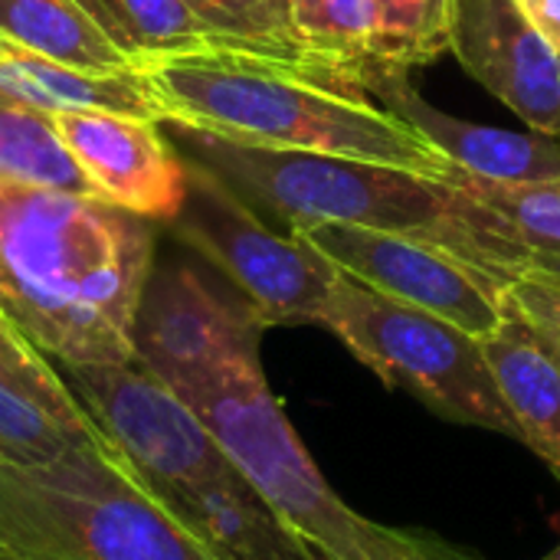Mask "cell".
Returning <instances> with one entry per match:
<instances>
[{"label": "cell", "mask_w": 560, "mask_h": 560, "mask_svg": "<svg viewBox=\"0 0 560 560\" xmlns=\"http://www.w3.org/2000/svg\"><path fill=\"white\" fill-rule=\"evenodd\" d=\"M151 269L141 217L0 177V312L52 364L135 361Z\"/></svg>", "instance_id": "cell-1"}, {"label": "cell", "mask_w": 560, "mask_h": 560, "mask_svg": "<svg viewBox=\"0 0 560 560\" xmlns=\"http://www.w3.org/2000/svg\"><path fill=\"white\" fill-rule=\"evenodd\" d=\"M187 158L217 174L253 210L285 223H351L430 243L495 285L551 269L512 230V223L463 187L394 164L318 151L256 148L200 128L161 121Z\"/></svg>", "instance_id": "cell-2"}, {"label": "cell", "mask_w": 560, "mask_h": 560, "mask_svg": "<svg viewBox=\"0 0 560 560\" xmlns=\"http://www.w3.org/2000/svg\"><path fill=\"white\" fill-rule=\"evenodd\" d=\"M164 108V121L210 131L226 141L318 151L407 167L446 180L453 161L407 121L308 66L246 49L210 46L141 69Z\"/></svg>", "instance_id": "cell-3"}, {"label": "cell", "mask_w": 560, "mask_h": 560, "mask_svg": "<svg viewBox=\"0 0 560 560\" xmlns=\"http://www.w3.org/2000/svg\"><path fill=\"white\" fill-rule=\"evenodd\" d=\"M0 551L16 560H213L105 446L0 463Z\"/></svg>", "instance_id": "cell-4"}, {"label": "cell", "mask_w": 560, "mask_h": 560, "mask_svg": "<svg viewBox=\"0 0 560 560\" xmlns=\"http://www.w3.org/2000/svg\"><path fill=\"white\" fill-rule=\"evenodd\" d=\"M210 430L230 466L328 560H364L368 522L348 509L292 430L259 354L171 387Z\"/></svg>", "instance_id": "cell-5"}, {"label": "cell", "mask_w": 560, "mask_h": 560, "mask_svg": "<svg viewBox=\"0 0 560 560\" xmlns=\"http://www.w3.org/2000/svg\"><path fill=\"white\" fill-rule=\"evenodd\" d=\"M318 325L387 387L407 390L430 413L518 440V427L499 394L482 341L463 328L394 302L341 269Z\"/></svg>", "instance_id": "cell-6"}, {"label": "cell", "mask_w": 560, "mask_h": 560, "mask_svg": "<svg viewBox=\"0 0 560 560\" xmlns=\"http://www.w3.org/2000/svg\"><path fill=\"white\" fill-rule=\"evenodd\" d=\"M174 226L240 289V299L266 328L322 322L338 266L299 233H276L243 197L194 161H187V200Z\"/></svg>", "instance_id": "cell-7"}, {"label": "cell", "mask_w": 560, "mask_h": 560, "mask_svg": "<svg viewBox=\"0 0 560 560\" xmlns=\"http://www.w3.org/2000/svg\"><path fill=\"white\" fill-rule=\"evenodd\" d=\"M75 404L148 489H184L230 469L203 420L144 364H52Z\"/></svg>", "instance_id": "cell-8"}, {"label": "cell", "mask_w": 560, "mask_h": 560, "mask_svg": "<svg viewBox=\"0 0 560 560\" xmlns=\"http://www.w3.org/2000/svg\"><path fill=\"white\" fill-rule=\"evenodd\" d=\"M289 233L308 240L345 276L394 302L430 312L479 341L505 318L502 285L430 243L351 223H302Z\"/></svg>", "instance_id": "cell-9"}, {"label": "cell", "mask_w": 560, "mask_h": 560, "mask_svg": "<svg viewBox=\"0 0 560 560\" xmlns=\"http://www.w3.org/2000/svg\"><path fill=\"white\" fill-rule=\"evenodd\" d=\"M262 328L243 299H220L194 269H151L131 331L135 361L167 387H180L226 361L259 354Z\"/></svg>", "instance_id": "cell-10"}, {"label": "cell", "mask_w": 560, "mask_h": 560, "mask_svg": "<svg viewBox=\"0 0 560 560\" xmlns=\"http://www.w3.org/2000/svg\"><path fill=\"white\" fill-rule=\"evenodd\" d=\"M95 197L141 220H167L187 200V161L164 141L161 121L115 112L49 115Z\"/></svg>", "instance_id": "cell-11"}, {"label": "cell", "mask_w": 560, "mask_h": 560, "mask_svg": "<svg viewBox=\"0 0 560 560\" xmlns=\"http://www.w3.org/2000/svg\"><path fill=\"white\" fill-rule=\"evenodd\" d=\"M450 52L532 131L560 138V56L518 0H453Z\"/></svg>", "instance_id": "cell-12"}, {"label": "cell", "mask_w": 560, "mask_h": 560, "mask_svg": "<svg viewBox=\"0 0 560 560\" xmlns=\"http://www.w3.org/2000/svg\"><path fill=\"white\" fill-rule=\"evenodd\" d=\"M361 89L390 115L407 121L456 167L489 180H560V138L541 131H509L440 112L413 85L410 72L371 66Z\"/></svg>", "instance_id": "cell-13"}, {"label": "cell", "mask_w": 560, "mask_h": 560, "mask_svg": "<svg viewBox=\"0 0 560 560\" xmlns=\"http://www.w3.org/2000/svg\"><path fill=\"white\" fill-rule=\"evenodd\" d=\"M213 560H328L233 466L184 489H151Z\"/></svg>", "instance_id": "cell-14"}, {"label": "cell", "mask_w": 560, "mask_h": 560, "mask_svg": "<svg viewBox=\"0 0 560 560\" xmlns=\"http://www.w3.org/2000/svg\"><path fill=\"white\" fill-rule=\"evenodd\" d=\"M505 305V302H502ZM499 394L518 427V440L560 482V358L558 351L505 305L502 325L482 338Z\"/></svg>", "instance_id": "cell-15"}, {"label": "cell", "mask_w": 560, "mask_h": 560, "mask_svg": "<svg viewBox=\"0 0 560 560\" xmlns=\"http://www.w3.org/2000/svg\"><path fill=\"white\" fill-rule=\"evenodd\" d=\"M0 95L36 112H115L164 121V108L144 72H89L33 52L0 33Z\"/></svg>", "instance_id": "cell-16"}, {"label": "cell", "mask_w": 560, "mask_h": 560, "mask_svg": "<svg viewBox=\"0 0 560 560\" xmlns=\"http://www.w3.org/2000/svg\"><path fill=\"white\" fill-rule=\"evenodd\" d=\"M141 72L151 62L220 46L184 0H72Z\"/></svg>", "instance_id": "cell-17"}, {"label": "cell", "mask_w": 560, "mask_h": 560, "mask_svg": "<svg viewBox=\"0 0 560 560\" xmlns=\"http://www.w3.org/2000/svg\"><path fill=\"white\" fill-rule=\"evenodd\" d=\"M0 33L72 69H135L72 0H0Z\"/></svg>", "instance_id": "cell-18"}, {"label": "cell", "mask_w": 560, "mask_h": 560, "mask_svg": "<svg viewBox=\"0 0 560 560\" xmlns=\"http://www.w3.org/2000/svg\"><path fill=\"white\" fill-rule=\"evenodd\" d=\"M292 36L308 62L361 89V75L374 66V3L292 0Z\"/></svg>", "instance_id": "cell-19"}, {"label": "cell", "mask_w": 560, "mask_h": 560, "mask_svg": "<svg viewBox=\"0 0 560 560\" xmlns=\"http://www.w3.org/2000/svg\"><path fill=\"white\" fill-rule=\"evenodd\" d=\"M0 177L30 187L95 197L92 184L69 158L52 118L7 95H0Z\"/></svg>", "instance_id": "cell-20"}, {"label": "cell", "mask_w": 560, "mask_h": 560, "mask_svg": "<svg viewBox=\"0 0 560 560\" xmlns=\"http://www.w3.org/2000/svg\"><path fill=\"white\" fill-rule=\"evenodd\" d=\"M446 180L502 213L538 259L560 269V180H489L456 164Z\"/></svg>", "instance_id": "cell-21"}, {"label": "cell", "mask_w": 560, "mask_h": 560, "mask_svg": "<svg viewBox=\"0 0 560 560\" xmlns=\"http://www.w3.org/2000/svg\"><path fill=\"white\" fill-rule=\"evenodd\" d=\"M184 3L220 39V46L259 52L269 59L308 66L322 72L315 62H308V56L299 49L292 36V0H184Z\"/></svg>", "instance_id": "cell-22"}, {"label": "cell", "mask_w": 560, "mask_h": 560, "mask_svg": "<svg viewBox=\"0 0 560 560\" xmlns=\"http://www.w3.org/2000/svg\"><path fill=\"white\" fill-rule=\"evenodd\" d=\"M0 387L13 390L16 397L39 407L46 417H52L59 427H66L75 440L89 446H105L98 430L89 423L82 407L75 404L72 390L59 377L49 358H43L0 312ZM108 450V446H105Z\"/></svg>", "instance_id": "cell-23"}, {"label": "cell", "mask_w": 560, "mask_h": 560, "mask_svg": "<svg viewBox=\"0 0 560 560\" xmlns=\"http://www.w3.org/2000/svg\"><path fill=\"white\" fill-rule=\"evenodd\" d=\"M374 66L410 72L450 52L453 0H371Z\"/></svg>", "instance_id": "cell-24"}, {"label": "cell", "mask_w": 560, "mask_h": 560, "mask_svg": "<svg viewBox=\"0 0 560 560\" xmlns=\"http://www.w3.org/2000/svg\"><path fill=\"white\" fill-rule=\"evenodd\" d=\"M72 446H89V443L75 440L66 427H59L30 400L0 387V463L49 459Z\"/></svg>", "instance_id": "cell-25"}, {"label": "cell", "mask_w": 560, "mask_h": 560, "mask_svg": "<svg viewBox=\"0 0 560 560\" xmlns=\"http://www.w3.org/2000/svg\"><path fill=\"white\" fill-rule=\"evenodd\" d=\"M502 302L515 308L560 358V269H535L502 289Z\"/></svg>", "instance_id": "cell-26"}, {"label": "cell", "mask_w": 560, "mask_h": 560, "mask_svg": "<svg viewBox=\"0 0 560 560\" xmlns=\"http://www.w3.org/2000/svg\"><path fill=\"white\" fill-rule=\"evenodd\" d=\"M364 560H479L466 551L446 545L436 535L410 532V528H390L368 522V541H364Z\"/></svg>", "instance_id": "cell-27"}, {"label": "cell", "mask_w": 560, "mask_h": 560, "mask_svg": "<svg viewBox=\"0 0 560 560\" xmlns=\"http://www.w3.org/2000/svg\"><path fill=\"white\" fill-rule=\"evenodd\" d=\"M532 26L545 36V43L560 56V0H518Z\"/></svg>", "instance_id": "cell-28"}, {"label": "cell", "mask_w": 560, "mask_h": 560, "mask_svg": "<svg viewBox=\"0 0 560 560\" xmlns=\"http://www.w3.org/2000/svg\"><path fill=\"white\" fill-rule=\"evenodd\" d=\"M541 560H560V545L551 551V555H548V558H541Z\"/></svg>", "instance_id": "cell-29"}, {"label": "cell", "mask_w": 560, "mask_h": 560, "mask_svg": "<svg viewBox=\"0 0 560 560\" xmlns=\"http://www.w3.org/2000/svg\"><path fill=\"white\" fill-rule=\"evenodd\" d=\"M0 560H16V558H10V555H7V551H0Z\"/></svg>", "instance_id": "cell-30"}]
</instances>
